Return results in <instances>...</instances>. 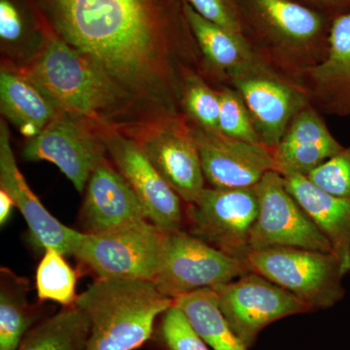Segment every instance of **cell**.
<instances>
[{"label":"cell","instance_id":"obj_1","mask_svg":"<svg viewBox=\"0 0 350 350\" xmlns=\"http://www.w3.org/2000/svg\"><path fill=\"white\" fill-rule=\"evenodd\" d=\"M40 33L89 57L148 119L181 114L200 51L187 0H22Z\"/></svg>","mask_w":350,"mask_h":350},{"label":"cell","instance_id":"obj_2","mask_svg":"<svg viewBox=\"0 0 350 350\" xmlns=\"http://www.w3.org/2000/svg\"><path fill=\"white\" fill-rule=\"evenodd\" d=\"M2 68L31 82L57 112L87 120L96 126L119 130L148 121L94 62L54 36L41 33L33 54Z\"/></svg>","mask_w":350,"mask_h":350},{"label":"cell","instance_id":"obj_3","mask_svg":"<svg viewBox=\"0 0 350 350\" xmlns=\"http://www.w3.org/2000/svg\"><path fill=\"white\" fill-rule=\"evenodd\" d=\"M152 280L98 278L75 306L91 323L86 350H135L151 338L156 319L174 305Z\"/></svg>","mask_w":350,"mask_h":350},{"label":"cell","instance_id":"obj_4","mask_svg":"<svg viewBox=\"0 0 350 350\" xmlns=\"http://www.w3.org/2000/svg\"><path fill=\"white\" fill-rule=\"evenodd\" d=\"M246 38L251 34L300 76L321 61L333 17L295 0H237Z\"/></svg>","mask_w":350,"mask_h":350},{"label":"cell","instance_id":"obj_5","mask_svg":"<svg viewBox=\"0 0 350 350\" xmlns=\"http://www.w3.org/2000/svg\"><path fill=\"white\" fill-rule=\"evenodd\" d=\"M251 271L294 295L310 310H327L345 298V271L331 252L298 247L252 251Z\"/></svg>","mask_w":350,"mask_h":350},{"label":"cell","instance_id":"obj_6","mask_svg":"<svg viewBox=\"0 0 350 350\" xmlns=\"http://www.w3.org/2000/svg\"><path fill=\"white\" fill-rule=\"evenodd\" d=\"M117 131L138 145L186 204L200 199L206 181L185 114L160 117Z\"/></svg>","mask_w":350,"mask_h":350},{"label":"cell","instance_id":"obj_7","mask_svg":"<svg viewBox=\"0 0 350 350\" xmlns=\"http://www.w3.org/2000/svg\"><path fill=\"white\" fill-rule=\"evenodd\" d=\"M167 232L149 220L85 234L75 256L98 278L152 280L162 261Z\"/></svg>","mask_w":350,"mask_h":350},{"label":"cell","instance_id":"obj_8","mask_svg":"<svg viewBox=\"0 0 350 350\" xmlns=\"http://www.w3.org/2000/svg\"><path fill=\"white\" fill-rule=\"evenodd\" d=\"M251 269L246 260L230 256L189 232H169L160 268L154 278L159 291L169 298L232 282Z\"/></svg>","mask_w":350,"mask_h":350},{"label":"cell","instance_id":"obj_9","mask_svg":"<svg viewBox=\"0 0 350 350\" xmlns=\"http://www.w3.org/2000/svg\"><path fill=\"white\" fill-rule=\"evenodd\" d=\"M187 206L189 234L230 256L246 260L259 213L254 187H206L195 204Z\"/></svg>","mask_w":350,"mask_h":350},{"label":"cell","instance_id":"obj_10","mask_svg":"<svg viewBox=\"0 0 350 350\" xmlns=\"http://www.w3.org/2000/svg\"><path fill=\"white\" fill-rule=\"evenodd\" d=\"M213 289L228 324L247 349L273 322L312 312L294 295L254 271Z\"/></svg>","mask_w":350,"mask_h":350},{"label":"cell","instance_id":"obj_11","mask_svg":"<svg viewBox=\"0 0 350 350\" xmlns=\"http://www.w3.org/2000/svg\"><path fill=\"white\" fill-rule=\"evenodd\" d=\"M254 188L259 213L251 234V252L298 247L333 253L328 239L287 190L282 174L271 170Z\"/></svg>","mask_w":350,"mask_h":350},{"label":"cell","instance_id":"obj_12","mask_svg":"<svg viewBox=\"0 0 350 350\" xmlns=\"http://www.w3.org/2000/svg\"><path fill=\"white\" fill-rule=\"evenodd\" d=\"M23 155L29 162L54 163L83 193L94 170L107 157L100 129L87 120L57 112L36 137L29 138Z\"/></svg>","mask_w":350,"mask_h":350},{"label":"cell","instance_id":"obj_13","mask_svg":"<svg viewBox=\"0 0 350 350\" xmlns=\"http://www.w3.org/2000/svg\"><path fill=\"white\" fill-rule=\"evenodd\" d=\"M98 129L108 158L135 191L147 219L167 234L182 231L186 218L181 198L133 139L114 129Z\"/></svg>","mask_w":350,"mask_h":350},{"label":"cell","instance_id":"obj_14","mask_svg":"<svg viewBox=\"0 0 350 350\" xmlns=\"http://www.w3.org/2000/svg\"><path fill=\"white\" fill-rule=\"evenodd\" d=\"M250 111L262 144L271 151L308 98L301 88L286 81L262 63L231 80Z\"/></svg>","mask_w":350,"mask_h":350},{"label":"cell","instance_id":"obj_15","mask_svg":"<svg viewBox=\"0 0 350 350\" xmlns=\"http://www.w3.org/2000/svg\"><path fill=\"white\" fill-rule=\"evenodd\" d=\"M190 123L204 178L211 187L252 188L265 174L276 172L273 151L264 144L234 139Z\"/></svg>","mask_w":350,"mask_h":350},{"label":"cell","instance_id":"obj_16","mask_svg":"<svg viewBox=\"0 0 350 350\" xmlns=\"http://www.w3.org/2000/svg\"><path fill=\"white\" fill-rule=\"evenodd\" d=\"M10 131L0 123V189L12 198L29 230L31 241L44 250L55 248L64 255H75L84 232L59 222L45 208L25 181L14 156Z\"/></svg>","mask_w":350,"mask_h":350},{"label":"cell","instance_id":"obj_17","mask_svg":"<svg viewBox=\"0 0 350 350\" xmlns=\"http://www.w3.org/2000/svg\"><path fill=\"white\" fill-rule=\"evenodd\" d=\"M148 220L144 206L108 156L94 170L85 188L81 223L85 234H98Z\"/></svg>","mask_w":350,"mask_h":350},{"label":"cell","instance_id":"obj_18","mask_svg":"<svg viewBox=\"0 0 350 350\" xmlns=\"http://www.w3.org/2000/svg\"><path fill=\"white\" fill-rule=\"evenodd\" d=\"M300 77L303 91L323 111L350 115V12L333 18L324 57Z\"/></svg>","mask_w":350,"mask_h":350},{"label":"cell","instance_id":"obj_19","mask_svg":"<svg viewBox=\"0 0 350 350\" xmlns=\"http://www.w3.org/2000/svg\"><path fill=\"white\" fill-rule=\"evenodd\" d=\"M310 105L301 108L273 150L276 172L308 176L344 149Z\"/></svg>","mask_w":350,"mask_h":350},{"label":"cell","instance_id":"obj_20","mask_svg":"<svg viewBox=\"0 0 350 350\" xmlns=\"http://www.w3.org/2000/svg\"><path fill=\"white\" fill-rule=\"evenodd\" d=\"M284 177L290 194L330 243L345 275L350 273V199L338 197L315 185L308 176Z\"/></svg>","mask_w":350,"mask_h":350},{"label":"cell","instance_id":"obj_21","mask_svg":"<svg viewBox=\"0 0 350 350\" xmlns=\"http://www.w3.org/2000/svg\"><path fill=\"white\" fill-rule=\"evenodd\" d=\"M186 14L206 68L216 75L232 80L264 63L245 36L226 31L204 19L189 3Z\"/></svg>","mask_w":350,"mask_h":350},{"label":"cell","instance_id":"obj_22","mask_svg":"<svg viewBox=\"0 0 350 350\" xmlns=\"http://www.w3.org/2000/svg\"><path fill=\"white\" fill-rule=\"evenodd\" d=\"M0 107L2 115L29 139L39 135L57 114L31 82L5 68L0 72Z\"/></svg>","mask_w":350,"mask_h":350},{"label":"cell","instance_id":"obj_23","mask_svg":"<svg viewBox=\"0 0 350 350\" xmlns=\"http://www.w3.org/2000/svg\"><path fill=\"white\" fill-rule=\"evenodd\" d=\"M200 337L213 350H247L228 324L215 290L204 288L174 299Z\"/></svg>","mask_w":350,"mask_h":350},{"label":"cell","instance_id":"obj_24","mask_svg":"<svg viewBox=\"0 0 350 350\" xmlns=\"http://www.w3.org/2000/svg\"><path fill=\"white\" fill-rule=\"evenodd\" d=\"M91 323L77 306H66L25 334L18 350H86Z\"/></svg>","mask_w":350,"mask_h":350},{"label":"cell","instance_id":"obj_25","mask_svg":"<svg viewBox=\"0 0 350 350\" xmlns=\"http://www.w3.org/2000/svg\"><path fill=\"white\" fill-rule=\"evenodd\" d=\"M29 282L1 269L0 350H18L32 322L27 301Z\"/></svg>","mask_w":350,"mask_h":350},{"label":"cell","instance_id":"obj_26","mask_svg":"<svg viewBox=\"0 0 350 350\" xmlns=\"http://www.w3.org/2000/svg\"><path fill=\"white\" fill-rule=\"evenodd\" d=\"M63 253L55 248L44 250L36 269V291L40 301H52L64 306L75 305L77 275L64 259Z\"/></svg>","mask_w":350,"mask_h":350},{"label":"cell","instance_id":"obj_27","mask_svg":"<svg viewBox=\"0 0 350 350\" xmlns=\"http://www.w3.org/2000/svg\"><path fill=\"white\" fill-rule=\"evenodd\" d=\"M220 92L208 86L200 73L189 76L182 94V111L195 125L218 131Z\"/></svg>","mask_w":350,"mask_h":350},{"label":"cell","instance_id":"obj_28","mask_svg":"<svg viewBox=\"0 0 350 350\" xmlns=\"http://www.w3.org/2000/svg\"><path fill=\"white\" fill-rule=\"evenodd\" d=\"M218 133L253 144H262L241 94L234 88L221 90Z\"/></svg>","mask_w":350,"mask_h":350},{"label":"cell","instance_id":"obj_29","mask_svg":"<svg viewBox=\"0 0 350 350\" xmlns=\"http://www.w3.org/2000/svg\"><path fill=\"white\" fill-rule=\"evenodd\" d=\"M161 338L167 350H211L174 304L163 313Z\"/></svg>","mask_w":350,"mask_h":350},{"label":"cell","instance_id":"obj_30","mask_svg":"<svg viewBox=\"0 0 350 350\" xmlns=\"http://www.w3.org/2000/svg\"><path fill=\"white\" fill-rule=\"evenodd\" d=\"M308 177L327 192L350 199V147L332 157Z\"/></svg>","mask_w":350,"mask_h":350},{"label":"cell","instance_id":"obj_31","mask_svg":"<svg viewBox=\"0 0 350 350\" xmlns=\"http://www.w3.org/2000/svg\"><path fill=\"white\" fill-rule=\"evenodd\" d=\"M187 2L204 19L246 38L237 0H187Z\"/></svg>","mask_w":350,"mask_h":350},{"label":"cell","instance_id":"obj_32","mask_svg":"<svg viewBox=\"0 0 350 350\" xmlns=\"http://www.w3.org/2000/svg\"><path fill=\"white\" fill-rule=\"evenodd\" d=\"M22 0H0V38L2 46L20 43L27 31L25 20L29 12L21 9Z\"/></svg>","mask_w":350,"mask_h":350},{"label":"cell","instance_id":"obj_33","mask_svg":"<svg viewBox=\"0 0 350 350\" xmlns=\"http://www.w3.org/2000/svg\"><path fill=\"white\" fill-rule=\"evenodd\" d=\"M304 5L335 17L350 12V0H295Z\"/></svg>","mask_w":350,"mask_h":350},{"label":"cell","instance_id":"obj_34","mask_svg":"<svg viewBox=\"0 0 350 350\" xmlns=\"http://www.w3.org/2000/svg\"><path fill=\"white\" fill-rule=\"evenodd\" d=\"M15 202L11 196L3 189H0V224L4 226L12 214Z\"/></svg>","mask_w":350,"mask_h":350}]
</instances>
